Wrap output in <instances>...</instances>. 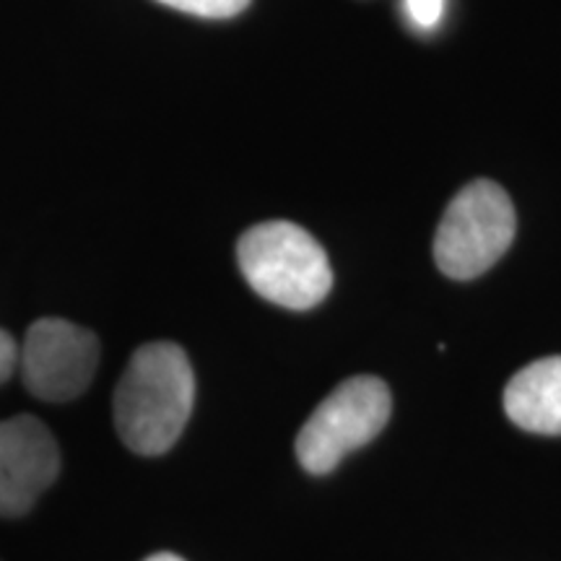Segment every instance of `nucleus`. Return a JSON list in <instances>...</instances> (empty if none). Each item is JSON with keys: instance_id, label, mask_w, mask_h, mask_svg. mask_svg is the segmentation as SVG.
<instances>
[{"instance_id": "f257e3e1", "label": "nucleus", "mask_w": 561, "mask_h": 561, "mask_svg": "<svg viewBox=\"0 0 561 561\" xmlns=\"http://www.w3.org/2000/svg\"><path fill=\"white\" fill-rule=\"evenodd\" d=\"M195 403L191 359L178 343L153 341L130 356L115 388V426L128 450L153 458L172 450Z\"/></svg>"}, {"instance_id": "f03ea898", "label": "nucleus", "mask_w": 561, "mask_h": 561, "mask_svg": "<svg viewBox=\"0 0 561 561\" xmlns=\"http://www.w3.org/2000/svg\"><path fill=\"white\" fill-rule=\"evenodd\" d=\"M237 261L252 291L286 310H312L333 286L322 244L291 221L250 227L237 242Z\"/></svg>"}, {"instance_id": "7ed1b4c3", "label": "nucleus", "mask_w": 561, "mask_h": 561, "mask_svg": "<svg viewBox=\"0 0 561 561\" xmlns=\"http://www.w3.org/2000/svg\"><path fill=\"white\" fill-rule=\"evenodd\" d=\"M517 216L510 195L491 180H473L455 195L434 237L437 268L455 280L486 273L515 240Z\"/></svg>"}, {"instance_id": "20e7f679", "label": "nucleus", "mask_w": 561, "mask_h": 561, "mask_svg": "<svg viewBox=\"0 0 561 561\" xmlns=\"http://www.w3.org/2000/svg\"><path fill=\"white\" fill-rule=\"evenodd\" d=\"M392 411L390 388L380 377L356 375L322 401L294 442L307 473H331L348 453L359 450L385 430Z\"/></svg>"}, {"instance_id": "39448f33", "label": "nucleus", "mask_w": 561, "mask_h": 561, "mask_svg": "<svg viewBox=\"0 0 561 561\" xmlns=\"http://www.w3.org/2000/svg\"><path fill=\"white\" fill-rule=\"evenodd\" d=\"M26 390L47 403L79 398L100 367V339L62 318H42L26 331L19 348Z\"/></svg>"}, {"instance_id": "423d86ee", "label": "nucleus", "mask_w": 561, "mask_h": 561, "mask_svg": "<svg viewBox=\"0 0 561 561\" xmlns=\"http://www.w3.org/2000/svg\"><path fill=\"white\" fill-rule=\"evenodd\" d=\"M60 473V450L39 419L0 421V517H24Z\"/></svg>"}, {"instance_id": "0eeeda50", "label": "nucleus", "mask_w": 561, "mask_h": 561, "mask_svg": "<svg viewBox=\"0 0 561 561\" xmlns=\"http://www.w3.org/2000/svg\"><path fill=\"white\" fill-rule=\"evenodd\" d=\"M504 413L525 432L561 434V356H546L517 371L504 388Z\"/></svg>"}, {"instance_id": "6e6552de", "label": "nucleus", "mask_w": 561, "mask_h": 561, "mask_svg": "<svg viewBox=\"0 0 561 561\" xmlns=\"http://www.w3.org/2000/svg\"><path fill=\"white\" fill-rule=\"evenodd\" d=\"M157 3L201 19H231L248 9L250 0H157Z\"/></svg>"}, {"instance_id": "1a4fd4ad", "label": "nucleus", "mask_w": 561, "mask_h": 561, "mask_svg": "<svg viewBox=\"0 0 561 561\" xmlns=\"http://www.w3.org/2000/svg\"><path fill=\"white\" fill-rule=\"evenodd\" d=\"M403 9L419 30H432L445 13V0H403Z\"/></svg>"}, {"instance_id": "9d476101", "label": "nucleus", "mask_w": 561, "mask_h": 561, "mask_svg": "<svg viewBox=\"0 0 561 561\" xmlns=\"http://www.w3.org/2000/svg\"><path fill=\"white\" fill-rule=\"evenodd\" d=\"M19 367V343L9 331L0 328V382H5Z\"/></svg>"}, {"instance_id": "9b49d317", "label": "nucleus", "mask_w": 561, "mask_h": 561, "mask_svg": "<svg viewBox=\"0 0 561 561\" xmlns=\"http://www.w3.org/2000/svg\"><path fill=\"white\" fill-rule=\"evenodd\" d=\"M144 561H185L182 557H178V553H170V551H161V553H153V557L144 559Z\"/></svg>"}]
</instances>
